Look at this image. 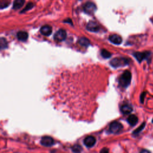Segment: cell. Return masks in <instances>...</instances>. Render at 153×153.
<instances>
[{
	"mask_svg": "<svg viewBox=\"0 0 153 153\" xmlns=\"http://www.w3.org/2000/svg\"><path fill=\"white\" fill-rule=\"evenodd\" d=\"M131 79H132V75L130 71H125L123 73V74L121 75L119 80L120 86L124 88L127 87L130 84Z\"/></svg>",
	"mask_w": 153,
	"mask_h": 153,
	"instance_id": "6da1fadb",
	"label": "cell"
},
{
	"mask_svg": "<svg viewBox=\"0 0 153 153\" xmlns=\"http://www.w3.org/2000/svg\"><path fill=\"white\" fill-rule=\"evenodd\" d=\"M129 60L125 58H116L113 59L110 62V65L115 68H119L120 66H124L128 65Z\"/></svg>",
	"mask_w": 153,
	"mask_h": 153,
	"instance_id": "7a4b0ae2",
	"label": "cell"
},
{
	"mask_svg": "<svg viewBox=\"0 0 153 153\" xmlns=\"http://www.w3.org/2000/svg\"><path fill=\"white\" fill-rule=\"evenodd\" d=\"M123 125L119 122H114L109 126V132L112 133L116 134L119 133L123 129Z\"/></svg>",
	"mask_w": 153,
	"mask_h": 153,
	"instance_id": "3957f363",
	"label": "cell"
},
{
	"mask_svg": "<svg viewBox=\"0 0 153 153\" xmlns=\"http://www.w3.org/2000/svg\"><path fill=\"white\" fill-rule=\"evenodd\" d=\"M83 9L87 14L93 15L96 10V6L93 3H87L84 6Z\"/></svg>",
	"mask_w": 153,
	"mask_h": 153,
	"instance_id": "277c9868",
	"label": "cell"
},
{
	"mask_svg": "<svg viewBox=\"0 0 153 153\" xmlns=\"http://www.w3.org/2000/svg\"><path fill=\"white\" fill-rule=\"evenodd\" d=\"M66 38V32L63 29H60L56 32L54 35L55 40L57 42H62Z\"/></svg>",
	"mask_w": 153,
	"mask_h": 153,
	"instance_id": "5b68a950",
	"label": "cell"
},
{
	"mask_svg": "<svg viewBox=\"0 0 153 153\" xmlns=\"http://www.w3.org/2000/svg\"><path fill=\"white\" fill-rule=\"evenodd\" d=\"M109 41L114 44H120L122 42V37L117 34H113L109 36Z\"/></svg>",
	"mask_w": 153,
	"mask_h": 153,
	"instance_id": "8992f818",
	"label": "cell"
},
{
	"mask_svg": "<svg viewBox=\"0 0 153 153\" xmlns=\"http://www.w3.org/2000/svg\"><path fill=\"white\" fill-rule=\"evenodd\" d=\"M41 144L45 146H50L53 145L54 140L50 136H44L41 140Z\"/></svg>",
	"mask_w": 153,
	"mask_h": 153,
	"instance_id": "52a82bcc",
	"label": "cell"
},
{
	"mask_svg": "<svg viewBox=\"0 0 153 153\" xmlns=\"http://www.w3.org/2000/svg\"><path fill=\"white\" fill-rule=\"evenodd\" d=\"M87 30H89L90 32H96L99 31L100 28H99V25L96 22L91 21L87 24Z\"/></svg>",
	"mask_w": 153,
	"mask_h": 153,
	"instance_id": "ba28073f",
	"label": "cell"
},
{
	"mask_svg": "<svg viewBox=\"0 0 153 153\" xmlns=\"http://www.w3.org/2000/svg\"><path fill=\"white\" fill-rule=\"evenodd\" d=\"M149 55L150 53L149 52H143V53L137 52V53H135L133 54V56L138 60V62H141L143 60L146 59L149 56Z\"/></svg>",
	"mask_w": 153,
	"mask_h": 153,
	"instance_id": "9c48e42d",
	"label": "cell"
},
{
	"mask_svg": "<svg viewBox=\"0 0 153 153\" xmlns=\"http://www.w3.org/2000/svg\"><path fill=\"white\" fill-rule=\"evenodd\" d=\"M95 143H96V139L92 136H89L86 137L84 141L85 145L88 148H91L93 146Z\"/></svg>",
	"mask_w": 153,
	"mask_h": 153,
	"instance_id": "30bf717a",
	"label": "cell"
},
{
	"mask_svg": "<svg viewBox=\"0 0 153 153\" xmlns=\"http://www.w3.org/2000/svg\"><path fill=\"white\" fill-rule=\"evenodd\" d=\"M40 32L45 36H49L52 32V28L49 25H44L40 29Z\"/></svg>",
	"mask_w": 153,
	"mask_h": 153,
	"instance_id": "8fae6325",
	"label": "cell"
},
{
	"mask_svg": "<svg viewBox=\"0 0 153 153\" xmlns=\"http://www.w3.org/2000/svg\"><path fill=\"white\" fill-rule=\"evenodd\" d=\"M128 122L132 126H135L138 122V118L135 115H130L128 119Z\"/></svg>",
	"mask_w": 153,
	"mask_h": 153,
	"instance_id": "7c38bea8",
	"label": "cell"
},
{
	"mask_svg": "<svg viewBox=\"0 0 153 153\" xmlns=\"http://www.w3.org/2000/svg\"><path fill=\"white\" fill-rule=\"evenodd\" d=\"M17 38L19 39V40L22 41V42H25V41L27 40V39H28V34L26 32L20 31L17 33Z\"/></svg>",
	"mask_w": 153,
	"mask_h": 153,
	"instance_id": "4fadbf2b",
	"label": "cell"
},
{
	"mask_svg": "<svg viewBox=\"0 0 153 153\" xmlns=\"http://www.w3.org/2000/svg\"><path fill=\"white\" fill-rule=\"evenodd\" d=\"M133 111V108L129 105H124L121 108V111L123 114H129Z\"/></svg>",
	"mask_w": 153,
	"mask_h": 153,
	"instance_id": "5bb4252c",
	"label": "cell"
},
{
	"mask_svg": "<svg viewBox=\"0 0 153 153\" xmlns=\"http://www.w3.org/2000/svg\"><path fill=\"white\" fill-rule=\"evenodd\" d=\"M25 3V0H15L13 4V9L18 10L21 8Z\"/></svg>",
	"mask_w": 153,
	"mask_h": 153,
	"instance_id": "9a60e30c",
	"label": "cell"
},
{
	"mask_svg": "<svg viewBox=\"0 0 153 153\" xmlns=\"http://www.w3.org/2000/svg\"><path fill=\"white\" fill-rule=\"evenodd\" d=\"M79 44L83 47H88L90 45V41L86 38H81L79 40Z\"/></svg>",
	"mask_w": 153,
	"mask_h": 153,
	"instance_id": "2e32d148",
	"label": "cell"
},
{
	"mask_svg": "<svg viewBox=\"0 0 153 153\" xmlns=\"http://www.w3.org/2000/svg\"><path fill=\"white\" fill-rule=\"evenodd\" d=\"M8 47V42L4 38H0V50L5 49Z\"/></svg>",
	"mask_w": 153,
	"mask_h": 153,
	"instance_id": "e0dca14e",
	"label": "cell"
},
{
	"mask_svg": "<svg viewBox=\"0 0 153 153\" xmlns=\"http://www.w3.org/2000/svg\"><path fill=\"white\" fill-rule=\"evenodd\" d=\"M9 1L8 0H0V9H3L6 8L9 5Z\"/></svg>",
	"mask_w": 153,
	"mask_h": 153,
	"instance_id": "ac0fdd59",
	"label": "cell"
},
{
	"mask_svg": "<svg viewBox=\"0 0 153 153\" xmlns=\"http://www.w3.org/2000/svg\"><path fill=\"white\" fill-rule=\"evenodd\" d=\"M101 55L102 56L105 58V59H107V58H109L111 56V54L110 52H109L108 51H107L105 49H103L101 50Z\"/></svg>",
	"mask_w": 153,
	"mask_h": 153,
	"instance_id": "d6986e66",
	"label": "cell"
},
{
	"mask_svg": "<svg viewBox=\"0 0 153 153\" xmlns=\"http://www.w3.org/2000/svg\"><path fill=\"white\" fill-rule=\"evenodd\" d=\"M72 149L74 152H79L80 151H82V147L80 145H75L74 146H73V147L72 148Z\"/></svg>",
	"mask_w": 153,
	"mask_h": 153,
	"instance_id": "ffe728a7",
	"label": "cell"
},
{
	"mask_svg": "<svg viewBox=\"0 0 153 153\" xmlns=\"http://www.w3.org/2000/svg\"><path fill=\"white\" fill-rule=\"evenodd\" d=\"M33 7H34V4L32 3H30L26 6V7L24 8V9L22 11V13H25V12L32 9Z\"/></svg>",
	"mask_w": 153,
	"mask_h": 153,
	"instance_id": "44dd1931",
	"label": "cell"
},
{
	"mask_svg": "<svg viewBox=\"0 0 153 153\" xmlns=\"http://www.w3.org/2000/svg\"><path fill=\"white\" fill-rule=\"evenodd\" d=\"M145 123H144L140 127H139L136 130H135L134 132H133V134H138L144 128H145Z\"/></svg>",
	"mask_w": 153,
	"mask_h": 153,
	"instance_id": "7402d4cb",
	"label": "cell"
},
{
	"mask_svg": "<svg viewBox=\"0 0 153 153\" xmlns=\"http://www.w3.org/2000/svg\"><path fill=\"white\" fill-rule=\"evenodd\" d=\"M108 151H109L108 149L106 148H103L102 150L101 151V152H108Z\"/></svg>",
	"mask_w": 153,
	"mask_h": 153,
	"instance_id": "603a6c76",
	"label": "cell"
}]
</instances>
